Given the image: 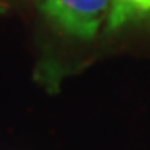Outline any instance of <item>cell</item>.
I'll return each mask as SVG.
<instances>
[{
  "label": "cell",
  "instance_id": "7a4b0ae2",
  "mask_svg": "<svg viewBox=\"0 0 150 150\" xmlns=\"http://www.w3.org/2000/svg\"><path fill=\"white\" fill-rule=\"evenodd\" d=\"M150 12V0H112L110 28H115L135 15Z\"/></svg>",
  "mask_w": 150,
  "mask_h": 150
},
{
  "label": "cell",
  "instance_id": "6da1fadb",
  "mask_svg": "<svg viewBox=\"0 0 150 150\" xmlns=\"http://www.w3.org/2000/svg\"><path fill=\"white\" fill-rule=\"evenodd\" d=\"M112 7V0H42V10L65 32L92 38Z\"/></svg>",
  "mask_w": 150,
  "mask_h": 150
}]
</instances>
